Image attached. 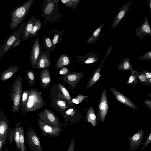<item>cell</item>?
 Listing matches in <instances>:
<instances>
[{
	"mask_svg": "<svg viewBox=\"0 0 151 151\" xmlns=\"http://www.w3.org/2000/svg\"><path fill=\"white\" fill-rule=\"evenodd\" d=\"M27 22L20 26L13 33L9 35L0 47V59L11 48L13 44L20 38L25 28Z\"/></svg>",
	"mask_w": 151,
	"mask_h": 151,
	"instance_id": "277c9868",
	"label": "cell"
},
{
	"mask_svg": "<svg viewBox=\"0 0 151 151\" xmlns=\"http://www.w3.org/2000/svg\"><path fill=\"white\" fill-rule=\"evenodd\" d=\"M89 96H85L81 94H79L75 98L72 99V100L69 101L68 104L74 103L76 104L81 103L85 99L88 98Z\"/></svg>",
	"mask_w": 151,
	"mask_h": 151,
	"instance_id": "d6a6232c",
	"label": "cell"
},
{
	"mask_svg": "<svg viewBox=\"0 0 151 151\" xmlns=\"http://www.w3.org/2000/svg\"><path fill=\"white\" fill-rule=\"evenodd\" d=\"M44 42L45 45L47 47L49 48H50L52 46V42L49 37H46L44 39Z\"/></svg>",
	"mask_w": 151,
	"mask_h": 151,
	"instance_id": "f35d334b",
	"label": "cell"
},
{
	"mask_svg": "<svg viewBox=\"0 0 151 151\" xmlns=\"http://www.w3.org/2000/svg\"><path fill=\"white\" fill-rule=\"evenodd\" d=\"M22 41V40L21 38L16 41L12 45L11 48L17 46L19 45Z\"/></svg>",
	"mask_w": 151,
	"mask_h": 151,
	"instance_id": "c3c4849f",
	"label": "cell"
},
{
	"mask_svg": "<svg viewBox=\"0 0 151 151\" xmlns=\"http://www.w3.org/2000/svg\"><path fill=\"white\" fill-rule=\"evenodd\" d=\"M139 58L142 60H151V51L143 54Z\"/></svg>",
	"mask_w": 151,
	"mask_h": 151,
	"instance_id": "8d00e7d4",
	"label": "cell"
},
{
	"mask_svg": "<svg viewBox=\"0 0 151 151\" xmlns=\"http://www.w3.org/2000/svg\"><path fill=\"white\" fill-rule=\"evenodd\" d=\"M142 84L151 86V79H147V80L143 82H140Z\"/></svg>",
	"mask_w": 151,
	"mask_h": 151,
	"instance_id": "7bdbcfd3",
	"label": "cell"
},
{
	"mask_svg": "<svg viewBox=\"0 0 151 151\" xmlns=\"http://www.w3.org/2000/svg\"><path fill=\"white\" fill-rule=\"evenodd\" d=\"M130 71L131 74L127 82V84L129 85H133L134 86L139 81L137 80V78L139 75L142 74V72L137 71L134 69Z\"/></svg>",
	"mask_w": 151,
	"mask_h": 151,
	"instance_id": "4316f807",
	"label": "cell"
},
{
	"mask_svg": "<svg viewBox=\"0 0 151 151\" xmlns=\"http://www.w3.org/2000/svg\"></svg>",
	"mask_w": 151,
	"mask_h": 151,
	"instance_id": "f5cc1de1",
	"label": "cell"
},
{
	"mask_svg": "<svg viewBox=\"0 0 151 151\" xmlns=\"http://www.w3.org/2000/svg\"><path fill=\"white\" fill-rule=\"evenodd\" d=\"M104 24L105 23L102 24L94 32L86 42V43H95L98 40L101 31Z\"/></svg>",
	"mask_w": 151,
	"mask_h": 151,
	"instance_id": "cb8c5ba5",
	"label": "cell"
},
{
	"mask_svg": "<svg viewBox=\"0 0 151 151\" xmlns=\"http://www.w3.org/2000/svg\"><path fill=\"white\" fill-rule=\"evenodd\" d=\"M117 69L122 71L126 70H129L131 71L133 70L130 64V59L126 58L122 60L119 63Z\"/></svg>",
	"mask_w": 151,
	"mask_h": 151,
	"instance_id": "d4e9b609",
	"label": "cell"
},
{
	"mask_svg": "<svg viewBox=\"0 0 151 151\" xmlns=\"http://www.w3.org/2000/svg\"><path fill=\"white\" fill-rule=\"evenodd\" d=\"M148 2L149 4V6L150 10V13L151 15V0H148Z\"/></svg>",
	"mask_w": 151,
	"mask_h": 151,
	"instance_id": "f907efd6",
	"label": "cell"
},
{
	"mask_svg": "<svg viewBox=\"0 0 151 151\" xmlns=\"http://www.w3.org/2000/svg\"><path fill=\"white\" fill-rule=\"evenodd\" d=\"M35 0H28L23 4L16 7L10 13V28L15 29L21 23L28 13Z\"/></svg>",
	"mask_w": 151,
	"mask_h": 151,
	"instance_id": "6da1fadb",
	"label": "cell"
},
{
	"mask_svg": "<svg viewBox=\"0 0 151 151\" xmlns=\"http://www.w3.org/2000/svg\"><path fill=\"white\" fill-rule=\"evenodd\" d=\"M9 122L4 114H0V140H6L9 129Z\"/></svg>",
	"mask_w": 151,
	"mask_h": 151,
	"instance_id": "7c38bea8",
	"label": "cell"
},
{
	"mask_svg": "<svg viewBox=\"0 0 151 151\" xmlns=\"http://www.w3.org/2000/svg\"><path fill=\"white\" fill-rule=\"evenodd\" d=\"M4 151H8V149H6L4 150Z\"/></svg>",
	"mask_w": 151,
	"mask_h": 151,
	"instance_id": "816d5d0a",
	"label": "cell"
},
{
	"mask_svg": "<svg viewBox=\"0 0 151 151\" xmlns=\"http://www.w3.org/2000/svg\"><path fill=\"white\" fill-rule=\"evenodd\" d=\"M99 59L97 54L95 52H91L87 55L85 57L83 63L89 64L98 62Z\"/></svg>",
	"mask_w": 151,
	"mask_h": 151,
	"instance_id": "484cf974",
	"label": "cell"
},
{
	"mask_svg": "<svg viewBox=\"0 0 151 151\" xmlns=\"http://www.w3.org/2000/svg\"><path fill=\"white\" fill-rule=\"evenodd\" d=\"M42 23L37 18L35 19L33 27L30 31L29 38L35 36L39 30L41 28Z\"/></svg>",
	"mask_w": 151,
	"mask_h": 151,
	"instance_id": "f546056e",
	"label": "cell"
},
{
	"mask_svg": "<svg viewBox=\"0 0 151 151\" xmlns=\"http://www.w3.org/2000/svg\"><path fill=\"white\" fill-rule=\"evenodd\" d=\"M68 73V69L67 67H64L61 68L59 71V73L64 76H66Z\"/></svg>",
	"mask_w": 151,
	"mask_h": 151,
	"instance_id": "60d3db41",
	"label": "cell"
},
{
	"mask_svg": "<svg viewBox=\"0 0 151 151\" xmlns=\"http://www.w3.org/2000/svg\"><path fill=\"white\" fill-rule=\"evenodd\" d=\"M138 78L140 80L139 82H144L147 79L146 78L143 72L142 73V74L139 75Z\"/></svg>",
	"mask_w": 151,
	"mask_h": 151,
	"instance_id": "b9f144b4",
	"label": "cell"
},
{
	"mask_svg": "<svg viewBox=\"0 0 151 151\" xmlns=\"http://www.w3.org/2000/svg\"><path fill=\"white\" fill-rule=\"evenodd\" d=\"M19 133L20 151H26L27 148L25 144L24 128L22 125H20L19 127Z\"/></svg>",
	"mask_w": 151,
	"mask_h": 151,
	"instance_id": "f1b7e54d",
	"label": "cell"
},
{
	"mask_svg": "<svg viewBox=\"0 0 151 151\" xmlns=\"http://www.w3.org/2000/svg\"><path fill=\"white\" fill-rule=\"evenodd\" d=\"M26 137L29 148L32 151H42L39 139L32 128L28 129Z\"/></svg>",
	"mask_w": 151,
	"mask_h": 151,
	"instance_id": "52a82bcc",
	"label": "cell"
},
{
	"mask_svg": "<svg viewBox=\"0 0 151 151\" xmlns=\"http://www.w3.org/2000/svg\"><path fill=\"white\" fill-rule=\"evenodd\" d=\"M21 124L20 122H18L16 124L14 128H9L8 136V138L10 144L12 143L13 140L14 141L18 151H20L19 144V127Z\"/></svg>",
	"mask_w": 151,
	"mask_h": 151,
	"instance_id": "8fae6325",
	"label": "cell"
},
{
	"mask_svg": "<svg viewBox=\"0 0 151 151\" xmlns=\"http://www.w3.org/2000/svg\"><path fill=\"white\" fill-rule=\"evenodd\" d=\"M132 2V1L129 2L121 7L111 26V28H115L119 24L121 20L127 12Z\"/></svg>",
	"mask_w": 151,
	"mask_h": 151,
	"instance_id": "2e32d148",
	"label": "cell"
},
{
	"mask_svg": "<svg viewBox=\"0 0 151 151\" xmlns=\"http://www.w3.org/2000/svg\"><path fill=\"white\" fill-rule=\"evenodd\" d=\"M143 72L147 78L151 79V74L150 71L145 70Z\"/></svg>",
	"mask_w": 151,
	"mask_h": 151,
	"instance_id": "7dc6e473",
	"label": "cell"
},
{
	"mask_svg": "<svg viewBox=\"0 0 151 151\" xmlns=\"http://www.w3.org/2000/svg\"><path fill=\"white\" fill-rule=\"evenodd\" d=\"M106 59V58H104L101 64L93 73L91 77L87 83L86 85L87 88H91L92 87L99 79L101 76V70Z\"/></svg>",
	"mask_w": 151,
	"mask_h": 151,
	"instance_id": "e0dca14e",
	"label": "cell"
},
{
	"mask_svg": "<svg viewBox=\"0 0 151 151\" xmlns=\"http://www.w3.org/2000/svg\"><path fill=\"white\" fill-rule=\"evenodd\" d=\"M58 87L59 90L58 96V99L70 101L71 100V97L68 91L64 86L62 84L59 83Z\"/></svg>",
	"mask_w": 151,
	"mask_h": 151,
	"instance_id": "7402d4cb",
	"label": "cell"
},
{
	"mask_svg": "<svg viewBox=\"0 0 151 151\" xmlns=\"http://www.w3.org/2000/svg\"><path fill=\"white\" fill-rule=\"evenodd\" d=\"M44 102L41 93L35 88L29 90L24 114L32 112L42 107Z\"/></svg>",
	"mask_w": 151,
	"mask_h": 151,
	"instance_id": "7a4b0ae2",
	"label": "cell"
},
{
	"mask_svg": "<svg viewBox=\"0 0 151 151\" xmlns=\"http://www.w3.org/2000/svg\"><path fill=\"white\" fill-rule=\"evenodd\" d=\"M70 63V59L68 56L65 54L61 55L57 60L55 65L57 69L61 68L68 65Z\"/></svg>",
	"mask_w": 151,
	"mask_h": 151,
	"instance_id": "603a6c76",
	"label": "cell"
},
{
	"mask_svg": "<svg viewBox=\"0 0 151 151\" xmlns=\"http://www.w3.org/2000/svg\"><path fill=\"white\" fill-rule=\"evenodd\" d=\"M40 50L41 47L39 38L37 37L35 41L30 56L31 67L33 69L35 68L39 58Z\"/></svg>",
	"mask_w": 151,
	"mask_h": 151,
	"instance_id": "4fadbf2b",
	"label": "cell"
},
{
	"mask_svg": "<svg viewBox=\"0 0 151 151\" xmlns=\"http://www.w3.org/2000/svg\"><path fill=\"white\" fill-rule=\"evenodd\" d=\"M110 90L114 98L117 101L134 109H138L137 106L132 101L116 89L111 87L110 88Z\"/></svg>",
	"mask_w": 151,
	"mask_h": 151,
	"instance_id": "30bf717a",
	"label": "cell"
},
{
	"mask_svg": "<svg viewBox=\"0 0 151 151\" xmlns=\"http://www.w3.org/2000/svg\"><path fill=\"white\" fill-rule=\"evenodd\" d=\"M144 131L140 130L130 138V149L131 151L137 149L141 145L144 138Z\"/></svg>",
	"mask_w": 151,
	"mask_h": 151,
	"instance_id": "9a60e30c",
	"label": "cell"
},
{
	"mask_svg": "<svg viewBox=\"0 0 151 151\" xmlns=\"http://www.w3.org/2000/svg\"><path fill=\"white\" fill-rule=\"evenodd\" d=\"M6 140H0V151H3V147L5 145Z\"/></svg>",
	"mask_w": 151,
	"mask_h": 151,
	"instance_id": "681fc988",
	"label": "cell"
},
{
	"mask_svg": "<svg viewBox=\"0 0 151 151\" xmlns=\"http://www.w3.org/2000/svg\"><path fill=\"white\" fill-rule=\"evenodd\" d=\"M147 106V107L151 110V101L150 100H146L143 102Z\"/></svg>",
	"mask_w": 151,
	"mask_h": 151,
	"instance_id": "f6af8a7d",
	"label": "cell"
},
{
	"mask_svg": "<svg viewBox=\"0 0 151 151\" xmlns=\"http://www.w3.org/2000/svg\"><path fill=\"white\" fill-rule=\"evenodd\" d=\"M151 132H150L147 138L144 143L142 148L141 151L143 150L151 142Z\"/></svg>",
	"mask_w": 151,
	"mask_h": 151,
	"instance_id": "ab89813d",
	"label": "cell"
},
{
	"mask_svg": "<svg viewBox=\"0 0 151 151\" xmlns=\"http://www.w3.org/2000/svg\"><path fill=\"white\" fill-rule=\"evenodd\" d=\"M55 103L57 106L62 110L66 109L67 108L66 102L64 101L56 99Z\"/></svg>",
	"mask_w": 151,
	"mask_h": 151,
	"instance_id": "836d02e7",
	"label": "cell"
},
{
	"mask_svg": "<svg viewBox=\"0 0 151 151\" xmlns=\"http://www.w3.org/2000/svg\"><path fill=\"white\" fill-rule=\"evenodd\" d=\"M28 94V91L24 90L23 91L22 96L21 107L22 113L24 114L25 106L27 101Z\"/></svg>",
	"mask_w": 151,
	"mask_h": 151,
	"instance_id": "1f68e13d",
	"label": "cell"
},
{
	"mask_svg": "<svg viewBox=\"0 0 151 151\" xmlns=\"http://www.w3.org/2000/svg\"><path fill=\"white\" fill-rule=\"evenodd\" d=\"M23 89L21 76L19 75L14 82L9 94L12 102L13 103V113L17 112L20 106V101Z\"/></svg>",
	"mask_w": 151,
	"mask_h": 151,
	"instance_id": "3957f363",
	"label": "cell"
},
{
	"mask_svg": "<svg viewBox=\"0 0 151 151\" xmlns=\"http://www.w3.org/2000/svg\"><path fill=\"white\" fill-rule=\"evenodd\" d=\"M39 119L42 122L48 125L58 127L62 125L57 116L52 112L47 109L38 114Z\"/></svg>",
	"mask_w": 151,
	"mask_h": 151,
	"instance_id": "8992f818",
	"label": "cell"
},
{
	"mask_svg": "<svg viewBox=\"0 0 151 151\" xmlns=\"http://www.w3.org/2000/svg\"><path fill=\"white\" fill-rule=\"evenodd\" d=\"M38 125L43 134L45 136L58 137L62 131L61 127L52 126L42 122L39 119H37Z\"/></svg>",
	"mask_w": 151,
	"mask_h": 151,
	"instance_id": "ba28073f",
	"label": "cell"
},
{
	"mask_svg": "<svg viewBox=\"0 0 151 151\" xmlns=\"http://www.w3.org/2000/svg\"><path fill=\"white\" fill-rule=\"evenodd\" d=\"M66 113L68 115L72 116L74 114L75 111L73 109H70L67 110L66 112Z\"/></svg>",
	"mask_w": 151,
	"mask_h": 151,
	"instance_id": "bcb514c9",
	"label": "cell"
},
{
	"mask_svg": "<svg viewBox=\"0 0 151 151\" xmlns=\"http://www.w3.org/2000/svg\"><path fill=\"white\" fill-rule=\"evenodd\" d=\"M40 81L42 86L44 88H46L49 85L50 82V72L47 68L43 69L40 74Z\"/></svg>",
	"mask_w": 151,
	"mask_h": 151,
	"instance_id": "ac0fdd59",
	"label": "cell"
},
{
	"mask_svg": "<svg viewBox=\"0 0 151 151\" xmlns=\"http://www.w3.org/2000/svg\"><path fill=\"white\" fill-rule=\"evenodd\" d=\"M27 80L30 86H34L35 83V74L32 70H28L26 73Z\"/></svg>",
	"mask_w": 151,
	"mask_h": 151,
	"instance_id": "4dcf8cb0",
	"label": "cell"
},
{
	"mask_svg": "<svg viewBox=\"0 0 151 151\" xmlns=\"http://www.w3.org/2000/svg\"><path fill=\"white\" fill-rule=\"evenodd\" d=\"M59 37V35L58 34H56L54 36L52 40V43L53 45H56L57 43Z\"/></svg>",
	"mask_w": 151,
	"mask_h": 151,
	"instance_id": "ee69618b",
	"label": "cell"
},
{
	"mask_svg": "<svg viewBox=\"0 0 151 151\" xmlns=\"http://www.w3.org/2000/svg\"><path fill=\"white\" fill-rule=\"evenodd\" d=\"M54 7V4L52 2L48 3L45 9L44 12L47 14H50L52 12Z\"/></svg>",
	"mask_w": 151,
	"mask_h": 151,
	"instance_id": "e575fe53",
	"label": "cell"
},
{
	"mask_svg": "<svg viewBox=\"0 0 151 151\" xmlns=\"http://www.w3.org/2000/svg\"><path fill=\"white\" fill-rule=\"evenodd\" d=\"M84 75L83 72L78 73L76 72H68L62 78L63 81L66 82L72 91L76 86L78 83Z\"/></svg>",
	"mask_w": 151,
	"mask_h": 151,
	"instance_id": "9c48e42d",
	"label": "cell"
},
{
	"mask_svg": "<svg viewBox=\"0 0 151 151\" xmlns=\"http://www.w3.org/2000/svg\"><path fill=\"white\" fill-rule=\"evenodd\" d=\"M106 93V89L103 90L98 103L97 119L101 122L104 121L108 111L109 106Z\"/></svg>",
	"mask_w": 151,
	"mask_h": 151,
	"instance_id": "5b68a950",
	"label": "cell"
},
{
	"mask_svg": "<svg viewBox=\"0 0 151 151\" xmlns=\"http://www.w3.org/2000/svg\"><path fill=\"white\" fill-rule=\"evenodd\" d=\"M87 118L88 122L91 123L93 126L96 125V118L95 112L92 106H91L87 111Z\"/></svg>",
	"mask_w": 151,
	"mask_h": 151,
	"instance_id": "83f0119b",
	"label": "cell"
},
{
	"mask_svg": "<svg viewBox=\"0 0 151 151\" xmlns=\"http://www.w3.org/2000/svg\"><path fill=\"white\" fill-rule=\"evenodd\" d=\"M75 144V139L73 138L70 144L67 151H74Z\"/></svg>",
	"mask_w": 151,
	"mask_h": 151,
	"instance_id": "74e56055",
	"label": "cell"
},
{
	"mask_svg": "<svg viewBox=\"0 0 151 151\" xmlns=\"http://www.w3.org/2000/svg\"><path fill=\"white\" fill-rule=\"evenodd\" d=\"M134 34L140 40H142L147 34L151 36V27L147 17H145L144 22L141 24L139 27H136Z\"/></svg>",
	"mask_w": 151,
	"mask_h": 151,
	"instance_id": "5bb4252c",
	"label": "cell"
},
{
	"mask_svg": "<svg viewBox=\"0 0 151 151\" xmlns=\"http://www.w3.org/2000/svg\"><path fill=\"white\" fill-rule=\"evenodd\" d=\"M35 20V17H31L27 22L22 33V38L23 41H25L29 38L30 31L33 27Z\"/></svg>",
	"mask_w": 151,
	"mask_h": 151,
	"instance_id": "ffe728a7",
	"label": "cell"
},
{
	"mask_svg": "<svg viewBox=\"0 0 151 151\" xmlns=\"http://www.w3.org/2000/svg\"><path fill=\"white\" fill-rule=\"evenodd\" d=\"M19 68L18 66L14 65L9 67L2 73L0 80H7L17 72Z\"/></svg>",
	"mask_w": 151,
	"mask_h": 151,
	"instance_id": "44dd1931",
	"label": "cell"
},
{
	"mask_svg": "<svg viewBox=\"0 0 151 151\" xmlns=\"http://www.w3.org/2000/svg\"><path fill=\"white\" fill-rule=\"evenodd\" d=\"M51 65V62L47 55L43 54L39 55L35 68L40 69L47 68Z\"/></svg>",
	"mask_w": 151,
	"mask_h": 151,
	"instance_id": "d6986e66",
	"label": "cell"
},
{
	"mask_svg": "<svg viewBox=\"0 0 151 151\" xmlns=\"http://www.w3.org/2000/svg\"><path fill=\"white\" fill-rule=\"evenodd\" d=\"M79 2V0H68L65 4L67 7H72Z\"/></svg>",
	"mask_w": 151,
	"mask_h": 151,
	"instance_id": "d590c367",
	"label": "cell"
}]
</instances>
